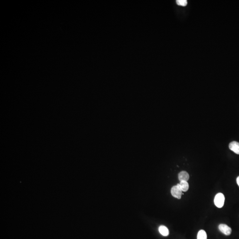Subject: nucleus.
Listing matches in <instances>:
<instances>
[{
  "label": "nucleus",
  "mask_w": 239,
  "mask_h": 239,
  "mask_svg": "<svg viewBox=\"0 0 239 239\" xmlns=\"http://www.w3.org/2000/svg\"><path fill=\"white\" fill-rule=\"evenodd\" d=\"M225 197L224 194L221 193L217 194L214 199V204L219 208H221L224 206L225 203Z\"/></svg>",
  "instance_id": "1"
},
{
  "label": "nucleus",
  "mask_w": 239,
  "mask_h": 239,
  "mask_svg": "<svg viewBox=\"0 0 239 239\" xmlns=\"http://www.w3.org/2000/svg\"><path fill=\"white\" fill-rule=\"evenodd\" d=\"M182 190L180 187L179 184H177L176 186H174L171 189V194L174 198L180 199L181 198L182 195Z\"/></svg>",
  "instance_id": "2"
},
{
  "label": "nucleus",
  "mask_w": 239,
  "mask_h": 239,
  "mask_svg": "<svg viewBox=\"0 0 239 239\" xmlns=\"http://www.w3.org/2000/svg\"><path fill=\"white\" fill-rule=\"evenodd\" d=\"M218 228L220 231L226 235H230L232 233V229L231 228L226 224H220Z\"/></svg>",
  "instance_id": "3"
},
{
  "label": "nucleus",
  "mask_w": 239,
  "mask_h": 239,
  "mask_svg": "<svg viewBox=\"0 0 239 239\" xmlns=\"http://www.w3.org/2000/svg\"><path fill=\"white\" fill-rule=\"evenodd\" d=\"M229 148L231 151L237 155H239V143L236 141H233L229 145Z\"/></svg>",
  "instance_id": "4"
},
{
  "label": "nucleus",
  "mask_w": 239,
  "mask_h": 239,
  "mask_svg": "<svg viewBox=\"0 0 239 239\" xmlns=\"http://www.w3.org/2000/svg\"><path fill=\"white\" fill-rule=\"evenodd\" d=\"M189 178V174L185 171H182L179 174V179L180 182L182 181L187 182Z\"/></svg>",
  "instance_id": "5"
},
{
  "label": "nucleus",
  "mask_w": 239,
  "mask_h": 239,
  "mask_svg": "<svg viewBox=\"0 0 239 239\" xmlns=\"http://www.w3.org/2000/svg\"><path fill=\"white\" fill-rule=\"evenodd\" d=\"M159 231L160 233L162 235L164 236H167L169 234V231L168 228H167L165 226H161L159 228Z\"/></svg>",
  "instance_id": "6"
},
{
  "label": "nucleus",
  "mask_w": 239,
  "mask_h": 239,
  "mask_svg": "<svg viewBox=\"0 0 239 239\" xmlns=\"http://www.w3.org/2000/svg\"><path fill=\"white\" fill-rule=\"evenodd\" d=\"M179 184L180 187L182 191L187 192L188 190L189 185L187 182L182 181H181Z\"/></svg>",
  "instance_id": "7"
},
{
  "label": "nucleus",
  "mask_w": 239,
  "mask_h": 239,
  "mask_svg": "<svg viewBox=\"0 0 239 239\" xmlns=\"http://www.w3.org/2000/svg\"><path fill=\"white\" fill-rule=\"evenodd\" d=\"M207 236L206 231L204 230H200L197 235V239H207Z\"/></svg>",
  "instance_id": "8"
},
{
  "label": "nucleus",
  "mask_w": 239,
  "mask_h": 239,
  "mask_svg": "<svg viewBox=\"0 0 239 239\" xmlns=\"http://www.w3.org/2000/svg\"><path fill=\"white\" fill-rule=\"evenodd\" d=\"M176 3L179 6H186L187 4V0H177L176 1Z\"/></svg>",
  "instance_id": "9"
},
{
  "label": "nucleus",
  "mask_w": 239,
  "mask_h": 239,
  "mask_svg": "<svg viewBox=\"0 0 239 239\" xmlns=\"http://www.w3.org/2000/svg\"><path fill=\"white\" fill-rule=\"evenodd\" d=\"M236 182H237V184H238L239 187V176H238L237 179H236Z\"/></svg>",
  "instance_id": "10"
}]
</instances>
